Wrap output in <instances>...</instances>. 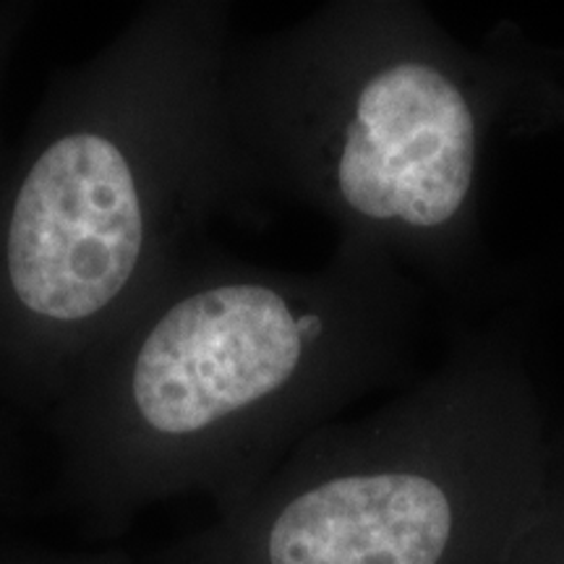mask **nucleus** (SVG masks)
<instances>
[{"label":"nucleus","instance_id":"nucleus-1","mask_svg":"<svg viewBox=\"0 0 564 564\" xmlns=\"http://www.w3.org/2000/svg\"><path fill=\"white\" fill-rule=\"evenodd\" d=\"M421 291L335 246L291 272L199 249L51 408L53 502L91 535L207 497H251L316 429L411 382Z\"/></svg>","mask_w":564,"mask_h":564},{"label":"nucleus","instance_id":"nucleus-2","mask_svg":"<svg viewBox=\"0 0 564 564\" xmlns=\"http://www.w3.org/2000/svg\"><path fill=\"white\" fill-rule=\"evenodd\" d=\"M223 0L141 6L55 74L0 167V394L51 408L251 188Z\"/></svg>","mask_w":564,"mask_h":564},{"label":"nucleus","instance_id":"nucleus-3","mask_svg":"<svg viewBox=\"0 0 564 564\" xmlns=\"http://www.w3.org/2000/svg\"><path fill=\"white\" fill-rule=\"evenodd\" d=\"M539 74L470 51L405 0H343L232 45L225 100L251 194L316 212L337 246L460 293L481 264L491 131Z\"/></svg>","mask_w":564,"mask_h":564},{"label":"nucleus","instance_id":"nucleus-4","mask_svg":"<svg viewBox=\"0 0 564 564\" xmlns=\"http://www.w3.org/2000/svg\"><path fill=\"white\" fill-rule=\"evenodd\" d=\"M556 426L523 348L468 333L379 405L295 444L251 497L154 564H507Z\"/></svg>","mask_w":564,"mask_h":564},{"label":"nucleus","instance_id":"nucleus-5","mask_svg":"<svg viewBox=\"0 0 564 564\" xmlns=\"http://www.w3.org/2000/svg\"><path fill=\"white\" fill-rule=\"evenodd\" d=\"M507 564H564V429L544 499Z\"/></svg>","mask_w":564,"mask_h":564},{"label":"nucleus","instance_id":"nucleus-6","mask_svg":"<svg viewBox=\"0 0 564 564\" xmlns=\"http://www.w3.org/2000/svg\"><path fill=\"white\" fill-rule=\"evenodd\" d=\"M34 9L32 3H19V0H0V82H3L6 66H9L13 47L21 34H24L30 21L34 19ZM3 152H0V167H3Z\"/></svg>","mask_w":564,"mask_h":564},{"label":"nucleus","instance_id":"nucleus-7","mask_svg":"<svg viewBox=\"0 0 564 564\" xmlns=\"http://www.w3.org/2000/svg\"><path fill=\"white\" fill-rule=\"evenodd\" d=\"M0 564H144L118 552L55 554V552H0ZM154 564V562H150Z\"/></svg>","mask_w":564,"mask_h":564},{"label":"nucleus","instance_id":"nucleus-8","mask_svg":"<svg viewBox=\"0 0 564 564\" xmlns=\"http://www.w3.org/2000/svg\"><path fill=\"white\" fill-rule=\"evenodd\" d=\"M11 486H13V463H11L9 449H6V444L0 442V497H6V494L11 491Z\"/></svg>","mask_w":564,"mask_h":564}]
</instances>
